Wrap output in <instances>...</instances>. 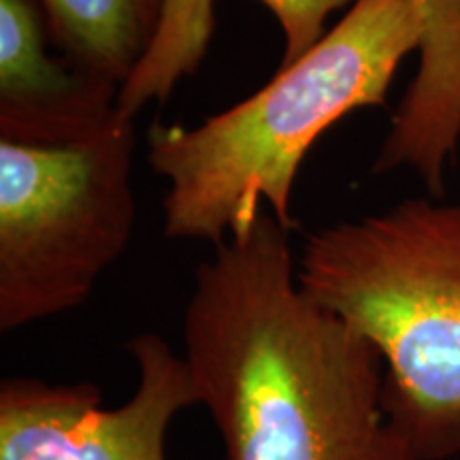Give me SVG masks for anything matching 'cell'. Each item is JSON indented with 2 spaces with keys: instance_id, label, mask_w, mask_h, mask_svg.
Here are the masks:
<instances>
[{
  "instance_id": "1",
  "label": "cell",
  "mask_w": 460,
  "mask_h": 460,
  "mask_svg": "<svg viewBox=\"0 0 460 460\" xmlns=\"http://www.w3.org/2000/svg\"><path fill=\"white\" fill-rule=\"evenodd\" d=\"M183 358L226 460H420L384 407L382 356L303 290L273 216L197 267Z\"/></svg>"
},
{
  "instance_id": "2",
  "label": "cell",
  "mask_w": 460,
  "mask_h": 460,
  "mask_svg": "<svg viewBox=\"0 0 460 460\" xmlns=\"http://www.w3.org/2000/svg\"><path fill=\"white\" fill-rule=\"evenodd\" d=\"M422 43L416 0H356L324 37L267 85L203 124H154L152 169L169 181L166 239L220 245L267 203L284 228L314 143L356 109L386 105L401 62Z\"/></svg>"
},
{
  "instance_id": "3",
  "label": "cell",
  "mask_w": 460,
  "mask_h": 460,
  "mask_svg": "<svg viewBox=\"0 0 460 460\" xmlns=\"http://www.w3.org/2000/svg\"><path fill=\"white\" fill-rule=\"evenodd\" d=\"M298 284L373 343L384 407L420 460L460 452V200L405 199L314 230Z\"/></svg>"
},
{
  "instance_id": "4",
  "label": "cell",
  "mask_w": 460,
  "mask_h": 460,
  "mask_svg": "<svg viewBox=\"0 0 460 460\" xmlns=\"http://www.w3.org/2000/svg\"><path fill=\"white\" fill-rule=\"evenodd\" d=\"M135 119L68 146L0 141V331L82 307L135 233Z\"/></svg>"
},
{
  "instance_id": "5",
  "label": "cell",
  "mask_w": 460,
  "mask_h": 460,
  "mask_svg": "<svg viewBox=\"0 0 460 460\" xmlns=\"http://www.w3.org/2000/svg\"><path fill=\"white\" fill-rule=\"evenodd\" d=\"M126 349L139 382L111 410L92 382L3 379L0 460H166L172 420L199 407L192 376L186 358L156 332H139Z\"/></svg>"
},
{
  "instance_id": "6",
  "label": "cell",
  "mask_w": 460,
  "mask_h": 460,
  "mask_svg": "<svg viewBox=\"0 0 460 460\" xmlns=\"http://www.w3.org/2000/svg\"><path fill=\"white\" fill-rule=\"evenodd\" d=\"M39 0H0V141L68 146L118 113L119 88L49 54Z\"/></svg>"
},
{
  "instance_id": "7",
  "label": "cell",
  "mask_w": 460,
  "mask_h": 460,
  "mask_svg": "<svg viewBox=\"0 0 460 460\" xmlns=\"http://www.w3.org/2000/svg\"><path fill=\"white\" fill-rule=\"evenodd\" d=\"M284 34L279 68L307 54L326 34V22L356 0H261ZM216 32V0H163L160 24L139 66L122 85L118 113L137 119L152 102L163 105L205 62Z\"/></svg>"
},
{
  "instance_id": "8",
  "label": "cell",
  "mask_w": 460,
  "mask_h": 460,
  "mask_svg": "<svg viewBox=\"0 0 460 460\" xmlns=\"http://www.w3.org/2000/svg\"><path fill=\"white\" fill-rule=\"evenodd\" d=\"M418 71L393 115L384 149L396 163L441 172L460 146V0H416Z\"/></svg>"
},
{
  "instance_id": "9",
  "label": "cell",
  "mask_w": 460,
  "mask_h": 460,
  "mask_svg": "<svg viewBox=\"0 0 460 460\" xmlns=\"http://www.w3.org/2000/svg\"><path fill=\"white\" fill-rule=\"evenodd\" d=\"M51 43L71 65L122 90L156 37L163 0H39Z\"/></svg>"
}]
</instances>
